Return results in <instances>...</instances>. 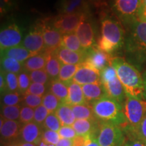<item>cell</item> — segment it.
<instances>
[{"instance_id":"816d5d0a","label":"cell","mask_w":146,"mask_h":146,"mask_svg":"<svg viewBox=\"0 0 146 146\" xmlns=\"http://www.w3.org/2000/svg\"><path fill=\"white\" fill-rule=\"evenodd\" d=\"M143 78V85H144V100L146 101V71L144 72Z\"/></svg>"},{"instance_id":"7bdbcfd3","label":"cell","mask_w":146,"mask_h":146,"mask_svg":"<svg viewBox=\"0 0 146 146\" xmlns=\"http://www.w3.org/2000/svg\"><path fill=\"white\" fill-rule=\"evenodd\" d=\"M133 141L137 140V141H141L144 144L146 143V115L142 120V122L139 126L137 131L133 135L132 138Z\"/></svg>"},{"instance_id":"52a82bcc","label":"cell","mask_w":146,"mask_h":146,"mask_svg":"<svg viewBox=\"0 0 146 146\" xmlns=\"http://www.w3.org/2000/svg\"><path fill=\"white\" fill-rule=\"evenodd\" d=\"M97 139L100 146H123L125 144V133L119 126L110 122L101 121Z\"/></svg>"},{"instance_id":"f907efd6","label":"cell","mask_w":146,"mask_h":146,"mask_svg":"<svg viewBox=\"0 0 146 146\" xmlns=\"http://www.w3.org/2000/svg\"><path fill=\"white\" fill-rule=\"evenodd\" d=\"M138 18L146 22V8L143 7V5H142L141 10H140L139 14L138 15Z\"/></svg>"},{"instance_id":"11a10c76","label":"cell","mask_w":146,"mask_h":146,"mask_svg":"<svg viewBox=\"0 0 146 146\" xmlns=\"http://www.w3.org/2000/svg\"><path fill=\"white\" fill-rule=\"evenodd\" d=\"M142 5L146 8V0H142Z\"/></svg>"},{"instance_id":"d590c367","label":"cell","mask_w":146,"mask_h":146,"mask_svg":"<svg viewBox=\"0 0 146 146\" xmlns=\"http://www.w3.org/2000/svg\"><path fill=\"white\" fill-rule=\"evenodd\" d=\"M62 125L60 123L59 118L54 113H50L47 116L46 119L45 120L43 124V127L47 130H50L58 132L61 128Z\"/></svg>"},{"instance_id":"1f68e13d","label":"cell","mask_w":146,"mask_h":146,"mask_svg":"<svg viewBox=\"0 0 146 146\" xmlns=\"http://www.w3.org/2000/svg\"><path fill=\"white\" fill-rule=\"evenodd\" d=\"M21 106H1V117L6 120H18L21 115Z\"/></svg>"},{"instance_id":"8992f818","label":"cell","mask_w":146,"mask_h":146,"mask_svg":"<svg viewBox=\"0 0 146 146\" xmlns=\"http://www.w3.org/2000/svg\"><path fill=\"white\" fill-rule=\"evenodd\" d=\"M129 27L130 37L128 47L131 51L146 56V22L138 17L125 21Z\"/></svg>"},{"instance_id":"db71d44e","label":"cell","mask_w":146,"mask_h":146,"mask_svg":"<svg viewBox=\"0 0 146 146\" xmlns=\"http://www.w3.org/2000/svg\"><path fill=\"white\" fill-rule=\"evenodd\" d=\"M5 146H20V144L16 143V142L11 141L9 143H8V145H5Z\"/></svg>"},{"instance_id":"7402d4cb","label":"cell","mask_w":146,"mask_h":146,"mask_svg":"<svg viewBox=\"0 0 146 146\" xmlns=\"http://www.w3.org/2000/svg\"><path fill=\"white\" fill-rule=\"evenodd\" d=\"M47 56L48 53L43 52L29 58L23 63L24 70L30 72L32 71L43 69L46 65Z\"/></svg>"},{"instance_id":"bcb514c9","label":"cell","mask_w":146,"mask_h":146,"mask_svg":"<svg viewBox=\"0 0 146 146\" xmlns=\"http://www.w3.org/2000/svg\"><path fill=\"white\" fill-rule=\"evenodd\" d=\"M83 146H100L98 139H97V136H87L86 141Z\"/></svg>"},{"instance_id":"d6a6232c","label":"cell","mask_w":146,"mask_h":146,"mask_svg":"<svg viewBox=\"0 0 146 146\" xmlns=\"http://www.w3.org/2000/svg\"><path fill=\"white\" fill-rule=\"evenodd\" d=\"M23 95L18 91H7L1 95V106L19 105V104L23 101Z\"/></svg>"},{"instance_id":"74e56055","label":"cell","mask_w":146,"mask_h":146,"mask_svg":"<svg viewBox=\"0 0 146 146\" xmlns=\"http://www.w3.org/2000/svg\"><path fill=\"white\" fill-rule=\"evenodd\" d=\"M42 101H43V97L26 94L23 95V101L21 103L24 105V106H28L35 109L36 108L42 104Z\"/></svg>"},{"instance_id":"4316f807","label":"cell","mask_w":146,"mask_h":146,"mask_svg":"<svg viewBox=\"0 0 146 146\" xmlns=\"http://www.w3.org/2000/svg\"><path fill=\"white\" fill-rule=\"evenodd\" d=\"M61 66L62 63L60 62V61L57 58V56H56V54L54 52L48 53L45 70H46L47 74H48L50 79H58L60 74V68H61Z\"/></svg>"},{"instance_id":"e0dca14e","label":"cell","mask_w":146,"mask_h":146,"mask_svg":"<svg viewBox=\"0 0 146 146\" xmlns=\"http://www.w3.org/2000/svg\"><path fill=\"white\" fill-rule=\"evenodd\" d=\"M101 121L99 120H76L72 125L77 136H96L98 134Z\"/></svg>"},{"instance_id":"6da1fadb","label":"cell","mask_w":146,"mask_h":146,"mask_svg":"<svg viewBox=\"0 0 146 146\" xmlns=\"http://www.w3.org/2000/svg\"><path fill=\"white\" fill-rule=\"evenodd\" d=\"M110 63L116 70L126 95L144 100L143 78L139 71L121 57L112 58Z\"/></svg>"},{"instance_id":"4dcf8cb0","label":"cell","mask_w":146,"mask_h":146,"mask_svg":"<svg viewBox=\"0 0 146 146\" xmlns=\"http://www.w3.org/2000/svg\"><path fill=\"white\" fill-rule=\"evenodd\" d=\"M79 64H62L58 80L64 82L67 85L72 81Z\"/></svg>"},{"instance_id":"ac0fdd59","label":"cell","mask_w":146,"mask_h":146,"mask_svg":"<svg viewBox=\"0 0 146 146\" xmlns=\"http://www.w3.org/2000/svg\"><path fill=\"white\" fill-rule=\"evenodd\" d=\"M21 123L18 120H6L1 117L0 132L1 140L12 141L21 134Z\"/></svg>"},{"instance_id":"c3c4849f","label":"cell","mask_w":146,"mask_h":146,"mask_svg":"<svg viewBox=\"0 0 146 146\" xmlns=\"http://www.w3.org/2000/svg\"><path fill=\"white\" fill-rule=\"evenodd\" d=\"M74 139H60L58 143L55 146H74Z\"/></svg>"},{"instance_id":"681fc988","label":"cell","mask_w":146,"mask_h":146,"mask_svg":"<svg viewBox=\"0 0 146 146\" xmlns=\"http://www.w3.org/2000/svg\"><path fill=\"white\" fill-rule=\"evenodd\" d=\"M124 146H145V145L141 141H137V140H135V141L129 140V141L127 142Z\"/></svg>"},{"instance_id":"9a60e30c","label":"cell","mask_w":146,"mask_h":146,"mask_svg":"<svg viewBox=\"0 0 146 146\" xmlns=\"http://www.w3.org/2000/svg\"><path fill=\"white\" fill-rule=\"evenodd\" d=\"M43 127L36 124L35 122H31L25 124L21 127L20 136L23 142L35 143L39 145L42 139L43 135Z\"/></svg>"},{"instance_id":"7c38bea8","label":"cell","mask_w":146,"mask_h":146,"mask_svg":"<svg viewBox=\"0 0 146 146\" xmlns=\"http://www.w3.org/2000/svg\"><path fill=\"white\" fill-rule=\"evenodd\" d=\"M21 45L34 54L44 52L45 43L42 31V25L36 27L27 35Z\"/></svg>"},{"instance_id":"ba28073f","label":"cell","mask_w":146,"mask_h":146,"mask_svg":"<svg viewBox=\"0 0 146 146\" xmlns=\"http://www.w3.org/2000/svg\"><path fill=\"white\" fill-rule=\"evenodd\" d=\"M85 60L83 63L99 72L110 64L112 58L110 55L100 50L98 45H96L85 50Z\"/></svg>"},{"instance_id":"cb8c5ba5","label":"cell","mask_w":146,"mask_h":146,"mask_svg":"<svg viewBox=\"0 0 146 146\" xmlns=\"http://www.w3.org/2000/svg\"><path fill=\"white\" fill-rule=\"evenodd\" d=\"M35 55V54L29 52L22 45L1 51V56L14 58L21 63L25 62L29 58Z\"/></svg>"},{"instance_id":"9c48e42d","label":"cell","mask_w":146,"mask_h":146,"mask_svg":"<svg viewBox=\"0 0 146 146\" xmlns=\"http://www.w3.org/2000/svg\"><path fill=\"white\" fill-rule=\"evenodd\" d=\"M87 14H62L56 18L54 26L63 35L75 33L79 24L87 18Z\"/></svg>"},{"instance_id":"2e32d148","label":"cell","mask_w":146,"mask_h":146,"mask_svg":"<svg viewBox=\"0 0 146 146\" xmlns=\"http://www.w3.org/2000/svg\"><path fill=\"white\" fill-rule=\"evenodd\" d=\"M75 33L85 50L94 46V31L92 25L85 18L78 25Z\"/></svg>"},{"instance_id":"7a4b0ae2","label":"cell","mask_w":146,"mask_h":146,"mask_svg":"<svg viewBox=\"0 0 146 146\" xmlns=\"http://www.w3.org/2000/svg\"><path fill=\"white\" fill-rule=\"evenodd\" d=\"M125 31L119 22L105 18L102 22V36L98 40L100 50L110 55L119 50L125 43Z\"/></svg>"},{"instance_id":"d4e9b609","label":"cell","mask_w":146,"mask_h":146,"mask_svg":"<svg viewBox=\"0 0 146 146\" xmlns=\"http://www.w3.org/2000/svg\"><path fill=\"white\" fill-rule=\"evenodd\" d=\"M55 114L59 118L62 126H72L76 120L72 106L67 104H60Z\"/></svg>"},{"instance_id":"60d3db41","label":"cell","mask_w":146,"mask_h":146,"mask_svg":"<svg viewBox=\"0 0 146 146\" xmlns=\"http://www.w3.org/2000/svg\"><path fill=\"white\" fill-rule=\"evenodd\" d=\"M35 114V109L28 106H23L21 108V115H20L19 122L21 124H27L33 122Z\"/></svg>"},{"instance_id":"f35d334b","label":"cell","mask_w":146,"mask_h":146,"mask_svg":"<svg viewBox=\"0 0 146 146\" xmlns=\"http://www.w3.org/2000/svg\"><path fill=\"white\" fill-rule=\"evenodd\" d=\"M4 72L5 82H6L7 91L10 92H19L18 89V74L11 72Z\"/></svg>"},{"instance_id":"836d02e7","label":"cell","mask_w":146,"mask_h":146,"mask_svg":"<svg viewBox=\"0 0 146 146\" xmlns=\"http://www.w3.org/2000/svg\"><path fill=\"white\" fill-rule=\"evenodd\" d=\"M61 102L50 91H48L43 96L42 105L46 108L50 113H54L59 107Z\"/></svg>"},{"instance_id":"9f6ffc18","label":"cell","mask_w":146,"mask_h":146,"mask_svg":"<svg viewBox=\"0 0 146 146\" xmlns=\"http://www.w3.org/2000/svg\"><path fill=\"white\" fill-rule=\"evenodd\" d=\"M145 146H146V143H145Z\"/></svg>"},{"instance_id":"4fadbf2b","label":"cell","mask_w":146,"mask_h":146,"mask_svg":"<svg viewBox=\"0 0 146 146\" xmlns=\"http://www.w3.org/2000/svg\"><path fill=\"white\" fill-rule=\"evenodd\" d=\"M42 31L46 53H53L62 46V34L54 26L42 25Z\"/></svg>"},{"instance_id":"d6986e66","label":"cell","mask_w":146,"mask_h":146,"mask_svg":"<svg viewBox=\"0 0 146 146\" xmlns=\"http://www.w3.org/2000/svg\"><path fill=\"white\" fill-rule=\"evenodd\" d=\"M64 64H81L85 61L86 52H76L61 46L54 52Z\"/></svg>"},{"instance_id":"603a6c76","label":"cell","mask_w":146,"mask_h":146,"mask_svg":"<svg viewBox=\"0 0 146 146\" xmlns=\"http://www.w3.org/2000/svg\"><path fill=\"white\" fill-rule=\"evenodd\" d=\"M68 104L71 106L76 105H82L87 104L84 96L82 86L79 84L72 81L68 85Z\"/></svg>"},{"instance_id":"8fae6325","label":"cell","mask_w":146,"mask_h":146,"mask_svg":"<svg viewBox=\"0 0 146 146\" xmlns=\"http://www.w3.org/2000/svg\"><path fill=\"white\" fill-rule=\"evenodd\" d=\"M22 36L21 29L16 24H12L2 29L0 33L1 51L21 45Z\"/></svg>"},{"instance_id":"ffe728a7","label":"cell","mask_w":146,"mask_h":146,"mask_svg":"<svg viewBox=\"0 0 146 146\" xmlns=\"http://www.w3.org/2000/svg\"><path fill=\"white\" fill-rule=\"evenodd\" d=\"M62 14H87L89 6L85 0H60Z\"/></svg>"},{"instance_id":"8d00e7d4","label":"cell","mask_w":146,"mask_h":146,"mask_svg":"<svg viewBox=\"0 0 146 146\" xmlns=\"http://www.w3.org/2000/svg\"><path fill=\"white\" fill-rule=\"evenodd\" d=\"M32 83H37L47 85L50 82V78L45 69L35 70L29 72Z\"/></svg>"},{"instance_id":"30bf717a","label":"cell","mask_w":146,"mask_h":146,"mask_svg":"<svg viewBox=\"0 0 146 146\" xmlns=\"http://www.w3.org/2000/svg\"><path fill=\"white\" fill-rule=\"evenodd\" d=\"M142 0H114V8L124 21L138 17Z\"/></svg>"},{"instance_id":"ee69618b","label":"cell","mask_w":146,"mask_h":146,"mask_svg":"<svg viewBox=\"0 0 146 146\" xmlns=\"http://www.w3.org/2000/svg\"><path fill=\"white\" fill-rule=\"evenodd\" d=\"M58 133L60 139H74L77 137V135L72 126H62Z\"/></svg>"},{"instance_id":"f5cc1de1","label":"cell","mask_w":146,"mask_h":146,"mask_svg":"<svg viewBox=\"0 0 146 146\" xmlns=\"http://www.w3.org/2000/svg\"><path fill=\"white\" fill-rule=\"evenodd\" d=\"M20 146H38L37 145L32 143H28V142H23L20 143Z\"/></svg>"},{"instance_id":"277c9868","label":"cell","mask_w":146,"mask_h":146,"mask_svg":"<svg viewBox=\"0 0 146 146\" xmlns=\"http://www.w3.org/2000/svg\"><path fill=\"white\" fill-rule=\"evenodd\" d=\"M123 112L127 120V125L122 130L129 140H131L146 115V101L127 96L124 104Z\"/></svg>"},{"instance_id":"ab89813d","label":"cell","mask_w":146,"mask_h":146,"mask_svg":"<svg viewBox=\"0 0 146 146\" xmlns=\"http://www.w3.org/2000/svg\"><path fill=\"white\" fill-rule=\"evenodd\" d=\"M50 114V112L47 110L46 108H45V106L41 104L35 109L33 121L39 125L43 127V124L44 123L45 120L46 119L47 116Z\"/></svg>"},{"instance_id":"44dd1931","label":"cell","mask_w":146,"mask_h":146,"mask_svg":"<svg viewBox=\"0 0 146 146\" xmlns=\"http://www.w3.org/2000/svg\"><path fill=\"white\" fill-rule=\"evenodd\" d=\"M82 89L87 103H92L106 96L102 83H91L82 85Z\"/></svg>"},{"instance_id":"e575fe53","label":"cell","mask_w":146,"mask_h":146,"mask_svg":"<svg viewBox=\"0 0 146 146\" xmlns=\"http://www.w3.org/2000/svg\"><path fill=\"white\" fill-rule=\"evenodd\" d=\"M18 89L19 92L23 95H25L32 83L29 73L26 70H23L18 74Z\"/></svg>"},{"instance_id":"f546056e","label":"cell","mask_w":146,"mask_h":146,"mask_svg":"<svg viewBox=\"0 0 146 146\" xmlns=\"http://www.w3.org/2000/svg\"><path fill=\"white\" fill-rule=\"evenodd\" d=\"M62 46L76 52H84L85 51L82 47L80 40L75 33L64 35Z\"/></svg>"},{"instance_id":"b9f144b4","label":"cell","mask_w":146,"mask_h":146,"mask_svg":"<svg viewBox=\"0 0 146 146\" xmlns=\"http://www.w3.org/2000/svg\"><path fill=\"white\" fill-rule=\"evenodd\" d=\"M59 134L56 131L50 130H44L42 135V141L49 145H56L60 141Z\"/></svg>"},{"instance_id":"3957f363","label":"cell","mask_w":146,"mask_h":146,"mask_svg":"<svg viewBox=\"0 0 146 146\" xmlns=\"http://www.w3.org/2000/svg\"><path fill=\"white\" fill-rule=\"evenodd\" d=\"M96 118L100 121L110 122L123 129L127 125L123 105L106 96L91 103Z\"/></svg>"},{"instance_id":"5b68a950","label":"cell","mask_w":146,"mask_h":146,"mask_svg":"<svg viewBox=\"0 0 146 146\" xmlns=\"http://www.w3.org/2000/svg\"><path fill=\"white\" fill-rule=\"evenodd\" d=\"M100 80L106 91V96L112 98L120 104H125V91L118 78L117 74L111 63L100 72Z\"/></svg>"},{"instance_id":"83f0119b","label":"cell","mask_w":146,"mask_h":146,"mask_svg":"<svg viewBox=\"0 0 146 146\" xmlns=\"http://www.w3.org/2000/svg\"><path fill=\"white\" fill-rule=\"evenodd\" d=\"M72 109L76 120H96L92 106L89 103L72 106Z\"/></svg>"},{"instance_id":"5bb4252c","label":"cell","mask_w":146,"mask_h":146,"mask_svg":"<svg viewBox=\"0 0 146 146\" xmlns=\"http://www.w3.org/2000/svg\"><path fill=\"white\" fill-rule=\"evenodd\" d=\"M72 81L82 85L91 83H102L100 74L94 69L87 66L85 64H79Z\"/></svg>"},{"instance_id":"f1b7e54d","label":"cell","mask_w":146,"mask_h":146,"mask_svg":"<svg viewBox=\"0 0 146 146\" xmlns=\"http://www.w3.org/2000/svg\"><path fill=\"white\" fill-rule=\"evenodd\" d=\"M23 63L14 58L1 56V70L5 72H11L18 74L24 70Z\"/></svg>"},{"instance_id":"484cf974","label":"cell","mask_w":146,"mask_h":146,"mask_svg":"<svg viewBox=\"0 0 146 146\" xmlns=\"http://www.w3.org/2000/svg\"><path fill=\"white\" fill-rule=\"evenodd\" d=\"M50 91L61 103L68 104V86L65 83L58 79L52 80L50 83Z\"/></svg>"},{"instance_id":"7dc6e473","label":"cell","mask_w":146,"mask_h":146,"mask_svg":"<svg viewBox=\"0 0 146 146\" xmlns=\"http://www.w3.org/2000/svg\"><path fill=\"white\" fill-rule=\"evenodd\" d=\"M0 89H1V95L7 92L6 82H5V74L3 70H1V76H0Z\"/></svg>"},{"instance_id":"f6af8a7d","label":"cell","mask_w":146,"mask_h":146,"mask_svg":"<svg viewBox=\"0 0 146 146\" xmlns=\"http://www.w3.org/2000/svg\"><path fill=\"white\" fill-rule=\"evenodd\" d=\"M45 92H46V87L45 85L37 83H32L26 94L43 97L45 94Z\"/></svg>"}]
</instances>
